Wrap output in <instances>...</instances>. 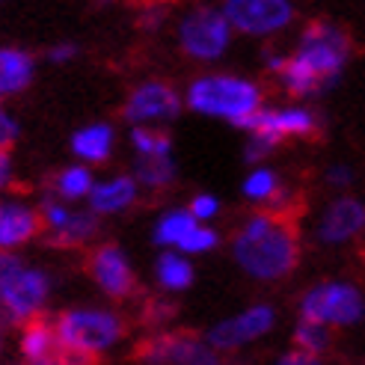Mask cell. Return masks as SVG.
<instances>
[{
	"label": "cell",
	"instance_id": "cell-1",
	"mask_svg": "<svg viewBox=\"0 0 365 365\" xmlns=\"http://www.w3.org/2000/svg\"><path fill=\"white\" fill-rule=\"evenodd\" d=\"M232 255L247 277L259 282L285 279L300 262V238L294 223L279 211H255L238 226Z\"/></svg>",
	"mask_w": 365,
	"mask_h": 365
},
{
	"label": "cell",
	"instance_id": "cell-2",
	"mask_svg": "<svg viewBox=\"0 0 365 365\" xmlns=\"http://www.w3.org/2000/svg\"><path fill=\"white\" fill-rule=\"evenodd\" d=\"M351 60V36L333 21H312L300 33L294 53L282 68V86L288 96L309 98L324 83H333Z\"/></svg>",
	"mask_w": 365,
	"mask_h": 365
},
{
	"label": "cell",
	"instance_id": "cell-3",
	"mask_svg": "<svg viewBox=\"0 0 365 365\" xmlns=\"http://www.w3.org/2000/svg\"><path fill=\"white\" fill-rule=\"evenodd\" d=\"M60 362L66 365H93L96 356L113 351L125 336V321L113 309L75 306L60 312L53 321Z\"/></svg>",
	"mask_w": 365,
	"mask_h": 365
},
{
	"label": "cell",
	"instance_id": "cell-4",
	"mask_svg": "<svg viewBox=\"0 0 365 365\" xmlns=\"http://www.w3.org/2000/svg\"><path fill=\"white\" fill-rule=\"evenodd\" d=\"M185 107L199 116L223 119L235 128H247L264 107V89L238 75H199L185 89Z\"/></svg>",
	"mask_w": 365,
	"mask_h": 365
},
{
	"label": "cell",
	"instance_id": "cell-5",
	"mask_svg": "<svg viewBox=\"0 0 365 365\" xmlns=\"http://www.w3.org/2000/svg\"><path fill=\"white\" fill-rule=\"evenodd\" d=\"M365 318V294L354 282L327 279L300 297V321L321 324L327 330H344Z\"/></svg>",
	"mask_w": 365,
	"mask_h": 365
},
{
	"label": "cell",
	"instance_id": "cell-6",
	"mask_svg": "<svg viewBox=\"0 0 365 365\" xmlns=\"http://www.w3.org/2000/svg\"><path fill=\"white\" fill-rule=\"evenodd\" d=\"M232 27L220 6H196L178 21V48L190 60H220L232 45Z\"/></svg>",
	"mask_w": 365,
	"mask_h": 365
},
{
	"label": "cell",
	"instance_id": "cell-7",
	"mask_svg": "<svg viewBox=\"0 0 365 365\" xmlns=\"http://www.w3.org/2000/svg\"><path fill=\"white\" fill-rule=\"evenodd\" d=\"M232 33L267 39L294 21V6L288 0H226L220 6Z\"/></svg>",
	"mask_w": 365,
	"mask_h": 365
},
{
	"label": "cell",
	"instance_id": "cell-8",
	"mask_svg": "<svg viewBox=\"0 0 365 365\" xmlns=\"http://www.w3.org/2000/svg\"><path fill=\"white\" fill-rule=\"evenodd\" d=\"M273 327H277V309H273L270 303H252V306L244 309V312L232 315V318H226L220 324H214L202 341L217 354L238 351V348L252 344L255 339L267 336Z\"/></svg>",
	"mask_w": 365,
	"mask_h": 365
},
{
	"label": "cell",
	"instance_id": "cell-9",
	"mask_svg": "<svg viewBox=\"0 0 365 365\" xmlns=\"http://www.w3.org/2000/svg\"><path fill=\"white\" fill-rule=\"evenodd\" d=\"M48 294H51L48 273L39 267L21 264L4 285H0V306H4L9 321L27 324L33 318H39L42 306L48 303Z\"/></svg>",
	"mask_w": 365,
	"mask_h": 365
},
{
	"label": "cell",
	"instance_id": "cell-10",
	"mask_svg": "<svg viewBox=\"0 0 365 365\" xmlns=\"http://www.w3.org/2000/svg\"><path fill=\"white\" fill-rule=\"evenodd\" d=\"M181 107H185V98H181V93L173 83L145 81L131 89V96H128L122 107V116L134 128H145L155 122H173L181 113Z\"/></svg>",
	"mask_w": 365,
	"mask_h": 365
},
{
	"label": "cell",
	"instance_id": "cell-11",
	"mask_svg": "<svg viewBox=\"0 0 365 365\" xmlns=\"http://www.w3.org/2000/svg\"><path fill=\"white\" fill-rule=\"evenodd\" d=\"M89 277L101 288V294L110 300H125L134 294V267L128 262V255L116 244H101L89 255Z\"/></svg>",
	"mask_w": 365,
	"mask_h": 365
},
{
	"label": "cell",
	"instance_id": "cell-12",
	"mask_svg": "<svg viewBox=\"0 0 365 365\" xmlns=\"http://www.w3.org/2000/svg\"><path fill=\"white\" fill-rule=\"evenodd\" d=\"M365 229V205L356 196H336L318 220V241L324 247H341Z\"/></svg>",
	"mask_w": 365,
	"mask_h": 365
},
{
	"label": "cell",
	"instance_id": "cell-13",
	"mask_svg": "<svg viewBox=\"0 0 365 365\" xmlns=\"http://www.w3.org/2000/svg\"><path fill=\"white\" fill-rule=\"evenodd\" d=\"M149 365H220V354L211 351L202 339L187 336H160L143 348Z\"/></svg>",
	"mask_w": 365,
	"mask_h": 365
},
{
	"label": "cell",
	"instance_id": "cell-14",
	"mask_svg": "<svg viewBox=\"0 0 365 365\" xmlns=\"http://www.w3.org/2000/svg\"><path fill=\"white\" fill-rule=\"evenodd\" d=\"M315 113L303 104H285V107H262L247 125V131H262L277 137L279 143L285 137H309L315 134Z\"/></svg>",
	"mask_w": 365,
	"mask_h": 365
},
{
	"label": "cell",
	"instance_id": "cell-15",
	"mask_svg": "<svg viewBox=\"0 0 365 365\" xmlns=\"http://www.w3.org/2000/svg\"><path fill=\"white\" fill-rule=\"evenodd\" d=\"M42 229L39 208L18 199H0V252H15Z\"/></svg>",
	"mask_w": 365,
	"mask_h": 365
},
{
	"label": "cell",
	"instance_id": "cell-16",
	"mask_svg": "<svg viewBox=\"0 0 365 365\" xmlns=\"http://www.w3.org/2000/svg\"><path fill=\"white\" fill-rule=\"evenodd\" d=\"M140 196V187L134 175H113V178H101L96 181L93 193H89V211L96 217H110V214H122L128 211Z\"/></svg>",
	"mask_w": 365,
	"mask_h": 365
},
{
	"label": "cell",
	"instance_id": "cell-17",
	"mask_svg": "<svg viewBox=\"0 0 365 365\" xmlns=\"http://www.w3.org/2000/svg\"><path fill=\"white\" fill-rule=\"evenodd\" d=\"M113 145H116V131L110 122H89L71 134V152H75L78 163H83L89 170L110 158Z\"/></svg>",
	"mask_w": 365,
	"mask_h": 365
},
{
	"label": "cell",
	"instance_id": "cell-18",
	"mask_svg": "<svg viewBox=\"0 0 365 365\" xmlns=\"http://www.w3.org/2000/svg\"><path fill=\"white\" fill-rule=\"evenodd\" d=\"M18 348L27 365H60V348L53 336V324L45 318H33L21 327Z\"/></svg>",
	"mask_w": 365,
	"mask_h": 365
},
{
	"label": "cell",
	"instance_id": "cell-19",
	"mask_svg": "<svg viewBox=\"0 0 365 365\" xmlns=\"http://www.w3.org/2000/svg\"><path fill=\"white\" fill-rule=\"evenodd\" d=\"M36 60L21 48H0V98L18 96L33 83Z\"/></svg>",
	"mask_w": 365,
	"mask_h": 365
},
{
	"label": "cell",
	"instance_id": "cell-20",
	"mask_svg": "<svg viewBox=\"0 0 365 365\" xmlns=\"http://www.w3.org/2000/svg\"><path fill=\"white\" fill-rule=\"evenodd\" d=\"M155 279L163 291H170V294L187 291L193 285V264L187 255H181L175 250H163L155 262Z\"/></svg>",
	"mask_w": 365,
	"mask_h": 365
},
{
	"label": "cell",
	"instance_id": "cell-21",
	"mask_svg": "<svg viewBox=\"0 0 365 365\" xmlns=\"http://www.w3.org/2000/svg\"><path fill=\"white\" fill-rule=\"evenodd\" d=\"M196 226L199 223L187 214V208H170V211H163L158 217V223L152 229V241L163 250H178Z\"/></svg>",
	"mask_w": 365,
	"mask_h": 365
},
{
	"label": "cell",
	"instance_id": "cell-22",
	"mask_svg": "<svg viewBox=\"0 0 365 365\" xmlns=\"http://www.w3.org/2000/svg\"><path fill=\"white\" fill-rule=\"evenodd\" d=\"M241 193H244L247 202H252V205H273L282 196L279 175L273 173L270 167H264V163H259V167H252L250 175L244 178Z\"/></svg>",
	"mask_w": 365,
	"mask_h": 365
},
{
	"label": "cell",
	"instance_id": "cell-23",
	"mask_svg": "<svg viewBox=\"0 0 365 365\" xmlns=\"http://www.w3.org/2000/svg\"><path fill=\"white\" fill-rule=\"evenodd\" d=\"M96 187V175L89 167H83V163H71V167L60 170L57 178H53V190H57L60 202L66 199V202H81V199H89V193H93Z\"/></svg>",
	"mask_w": 365,
	"mask_h": 365
},
{
	"label": "cell",
	"instance_id": "cell-24",
	"mask_svg": "<svg viewBox=\"0 0 365 365\" xmlns=\"http://www.w3.org/2000/svg\"><path fill=\"white\" fill-rule=\"evenodd\" d=\"M134 181L145 190H163L175 181V160L173 158H137Z\"/></svg>",
	"mask_w": 365,
	"mask_h": 365
},
{
	"label": "cell",
	"instance_id": "cell-25",
	"mask_svg": "<svg viewBox=\"0 0 365 365\" xmlns=\"http://www.w3.org/2000/svg\"><path fill=\"white\" fill-rule=\"evenodd\" d=\"M96 232H98V217L93 211H75L71 208L66 226L57 235H51V241L57 247H81L86 241H93Z\"/></svg>",
	"mask_w": 365,
	"mask_h": 365
},
{
	"label": "cell",
	"instance_id": "cell-26",
	"mask_svg": "<svg viewBox=\"0 0 365 365\" xmlns=\"http://www.w3.org/2000/svg\"><path fill=\"white\" fill-rule=\"evenodd\" d=\"M131 149L137 158H173V137L155 128H131Z\"/></svg>",
	"mask_w": 365,
	"mask_h": 365
},
{
	"label": "cell",
	"instance_id": "cell-27",
	"mask_svg": "<svg viewBox=\"0 0 365 365\" xmlns=\"http://www.w3.org/2000/svg\"><path fill=\"white\" fill-rule=\"evenodd\" d=\"M330 339H333V330H327V327H321V324L297 321V327H294V348L303 351V354L324 356L327 351H330Z\"/></svg>",
	"mask_w": 365,
	"mask_h": 365
},
{
	"label": "cell",
	"instance_id": "cell-28",
	"mask_svg": "<svg viewBox=\"0 0 365 365\" xmlns=\"http://www.w3.org/2000/svg\"><path fill=\"white\" fill-rule=\"evenodd\" d=\"M217 244H220V235H217L211 226H196L190 235H187V241L181 244L175 252H181V255H205V252H211Z\"/></svg>",
	"mask_w": 365,
	"mask_h": 365
},
{
	"label": "cell",
	"instance_id": "cell-29",
	"mask_svg": "<svg viewBox=\"0 0 365 365\" xmlns=\"http://www.w3.org/2000/svg\"><path fill=\"white\" fill-rule=\"evenodd\" d=\"M187 214L193 217V220L199 226H208L217 214H220V199L211 196V193H196L190 199V205H187Z\"/></svg>",
	"mask_w": 365,
	"mask_h": 365
},
{
	"label": "cell",
	"instance_id": "cell-30",
	"mask_svg": "<svg viewBox=\"0 0 365 365\" xmlns=\"http://www.w3.org/2000/svg\"><path fill=\"white\" fill-rule=\"evenodd\" d=\"M250 134V140H247V160L250 163H255V167H259V160L262 158H267L273 149H277L279 145V140L277 137H270V134H262V131H247Z\"/></svg>",
	"mask_w": 365,
	"mask_h": 365
},
{
	"label": "cell",
	"instance_id": "cell-31",
	"mask_svg": "<svg viewBox=\"0 0 365 365\" xmlns=\"http://www.w3.org/2000/svg\"><path fill=\"white\" fill-rule=\"evenodd\" d=\"M15 140H18V122L0 107V152H9Z\"/></svg>",
	"mask_w": 365,
	"mask_h": 365
},
{
	"label": "cell",
	"instance_id": "cell-32",
	"mask_svg": "<svg viewBox=\"0 0 365 365\" xmlns=\"http://www.w3.org/2000/svg\"><path fill=\"white\" fill-rule=\"evenodd\" d=\"M78 57V45L75 42H57V45H53L51 51H48V60L51 63H71V60H75Z\"/></svg>",
	"mask_w": 365,
	"mask_h": 365
},
{
	"label": "cell",
	"instance_id": "cell-33",
	"mask_svg": "<svg viewBox=\"0 0 365 365\" xmlns=\"http://www.w3.org/2000/svg\"><path fill=\"white\" fill-rule=\"evenodd\" d=\"M273 365H324L321 362V356H312V354H303V351H288V354H282Z\"/></svg>",
	"mask_w": 365,
	"mask_h": 365
},
{
	"label": "cell",
	"instance_id": "cell-34",
	"mask_svg": "<svg viewBox=\"0 0 365 365\" xmlns=\"http://www.w3.org/2000/svg\"><path fill=\"white\" fill-rule=\"evenodd\" d=\"M24 262L21 259H18V255L15 252H0V285H4L9 277H12V273L18 270V267H21Z\"/></svg>",
	"mask_w": 365,
	"mask_h": 365
},
{
	"label": "cell",
	"instance_id": "cell-35",
	"mask_svg": "<svg viewBox=\"0 0 365 365\" xmlns=\"http://www.w3.org/2000/svg\"><path fill=\"white\" fill-rule=\"evenodd\" d=\"M285 63H288V53H282V51H277V48L264 51V66H267V71H273V75H277V78L282 75Z\"/></svg>",
	"mask_w": 365,
	"mask_h": 365
},
{
	"label": "cell",
	"instance_id": "cell-36",
	"mask_svg": "<svg viewBox=\"0 0 365 365\" xmlns=\"http://www.w3.org/2000/svg\"><path fill=\"white\" fill-rule=\"evenodd\" d=\"M12 175H15L12 155H9V152H0V193H4V190L12 185Z\"/></svg>",
	"mask_w": 365,
	"mask_h": 365
},
{
	"label": "cell",
	"instance_id": "cell-37",
	"mask_svg": "<svg viewBox=\"0 0 365 365\" xmlns=\"http://www.w3.org/2000/svg\"><path fill=\"white\" fill-rule=\"evenodd\" d=\"M327 185L348 187L351 185V167H330V170H327Z\"/></svg>",
	"mask_w": 365,
	"mask_h": 365
},
{
	"label": "cell",
	"instance_id": "cell-38",
	"mask_svg": "<svg viewBox=\"0 0 365 365\" xmlns=\"http://www.w3.org/2000/svg\"><path fill=\"white\" fill-rule=\"evenodd\" d=\"M0 107H4V98H0Z\"/></svg>",
	"mask_w": 365,
	"mask_h": 365
}]
</instances>
